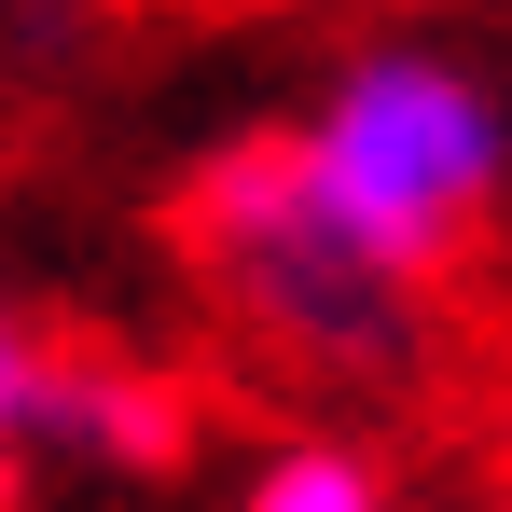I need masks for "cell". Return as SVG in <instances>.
Returning a JSON list of instances; mask_svg holds the SVG:
<instances>
[{"label": "cell", "instance_id": "obj_1", "mask_svg": "<svg viewBox=\"0 0 512 512\" xmlns=\"http://www.w3.org/2000/svg\"><path fill=\"white\" fill-rule=\"evenodd\" d=\"M291 208L388 291H443L512 194V97L457 42H346L291 125H263Z\"/></svg>", "mask_w": 512, "mask_h": 512}, {"label": "cell", "instance_id": "obj_2", "mask_svg": "<svg viewBox=\"0 0 512 512\" xmlns=\"http://www.w3.org/2000/svg\"><path fill=\"white\" fill-rule=\"evenodd\" d=\"M180 263H194V291L222 305V333L250 346V360H277V374H305V388H388V374H416V346H429L416 291L360 277V263L291 208L263 125L222 139L208 167L180 180Z\"/></svg>", "mask_w": 512, "mask_h": 512}, {"label": "cell", "instance_id": "obj_3", "mask_svg": "<svg viewBox=\"0 0 512 512\" xmlns=\"http://www.w3.org/2000/svg\"><path fill=\"white\" fill-rule=\"evenodd\" d=\"M194 457V402H180L153 360H97V346H56L42 360V429H28V471L56 485H167Z\"/></svg>", "mask_w": 512, "mask_h": 512}, {"label": "cell", "instance_id": "obj_4", "mask_svg": "<svg viewBox=\"0 0 512 512\" xmlns=\"http://www.w3.org/2000/svg\"><path fill=\"white\" fill-rule=\"evenodd\" d=\"M222 512H402V485H388L374 443H346V429H291V443H263L250 471H236Z\"/></svg>", "mask_w": 512, "mask_h": 512}, {"label": "cell", "instance_id": "obj_5", "mask_svg": "<svg viewBox=\"0 0 512 512\" xmlns=\"http://www.w3.org/2000/svg\"><path fill=\"white\" fill-rule=\"evenodd\" d=\"M42 360H56V333L0 291V485L28 471V429H42Z\"/></svg>", "mask_w": 512, "mask_h": 512}]
</instances>
